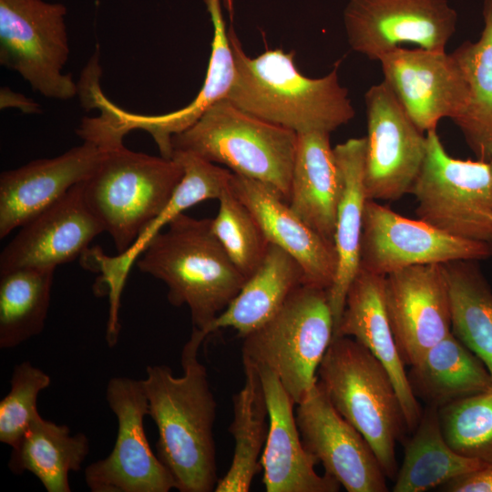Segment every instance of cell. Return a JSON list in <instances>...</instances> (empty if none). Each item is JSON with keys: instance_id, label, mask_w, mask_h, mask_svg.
<instances>
[{"instance_id": "obj_1", "label": "cell", "mask_w": 492, "mask_h": 492, "mask_svg": "<svg viewBox=\"0 0 492 492\" xmlns=\"http://www.w3.org/2000/svg\"><path fill=\"white\" fill-rule=\"evenodd\" d=\"M207 337L192 329L181 352L183 374L148 365L142 380L149 415L158 429L157 456L180 492H211L218 483L213 425L217 414L208 373L198 359Z\"/></svg>"}, {"instance_id": "obj_2", "label": "cell", "mask_w": 492, "mask_h": 492, "mask_svg": "<svg viewBox=\"0 0 492 492\" xmlns=\"http://www.w3.org/2000/svg\"><path fill=\"white\" fill-rule=\"evenodd\" d=\"M228 34L235 76L226 97L236 107L297 134L331 133L354 118L348 90L339 82V63L327 75L311 78L295 66L293 52L269 49L251 58L233 30Z\"/></svg>"}, {"instance_id": "obj_3", "label": "cell", "mask_w": 492, "mask_h": 492, "mask_svg": "<svg viewBox=\"0 0 492 492\" xmlns=\"http://www.w3.org/2000/svg\"><path fill=\"white\" fill-rule=\"evenodd\" d=\"M211 222L212 219L179 215L136 261L140 272L165 282L170 304L189 307L192 329L204 334L247 281L214 234Z\"/></svg>"}, {"instance_id": "obj_4", "label": "cell", "mask_w": 492, "mask_h": 492, "mask_svg": "<svg viewBox=\"0 0 492 492\" xmlns=\"http://www.w3.org/2000/svg\"><path fill=\"white\" fill-rule=\"evenodd\" d=\"M317 380L336 411L367 440L386 477L395 478V446L408 427L384 366L355 339L333 336Z\"/></svg>"}, {"instance_id": "obj_5", "label": "cell", "mask_w": 492, "mask_h": 492, "mask_svg": "<svg viewBox=\"0 0 492 492\" xmlns=\"http://www.w3.org/2000/svg\"><path fill=\"white\" fill-rule=\"evenodd\" d=\"M297 133L257 118L224 97L171 138L172 150L192 153L255 179L288 203Z\"/></svg>"}, {"instance_id": "obj_6", "label": "cell", "mask_w": 492, "mask_h": 492, "mask_svg": "<svg viewBox=\"0 0 492 492\" xmlns=\"http://www.w3.org/2000/svg\"><path fill=\"white\" fill-rule=\"evenodd\" d=\"M104 149L82 182L83 196L122 254L167 206L184 170L173 158L132 151L123 144Z\"/></svg>"}, {"instance_id": "obj_7", "label": "cell", "mask_w": 492, "mask_h": 492, "mask_svg": "<svg viewBox=\"0 0 492 492\" xmlns=\"http://www.w3.org/2000/svg\"><path fill=\"white\" fill-rule=\"evenodd\" d=\"M333 333L328 290L302 284L268 321L243 337L242 360L272 371L296 405L317 382Z\"/></svg>"}, {"instance_id": "obj_8", "label": "cell", "mask_w": 492, "mask_h": 492, "mask_svg": "<svg viewBox=\"0 0 492 492\" xmlns=\"http://www.w3.org/2000/svg\"><path fill=\"white\" fill-rule=\"evenodd\" d=\"M417 219L449 235L492 244L490 163L451 157L436 129L426 132V150L411 188Z\"/></svg>"}, {"instance_id": "obj_9", "label": "cell", "mask_w": 492, "mask_h": 492, "mask_svg": "<svg viewBox=\"0 0 492 492\" xmlns=\"http://www.w3.org/2000/svg\"><path fill=\"white\" fill-rule=\"evenodd\" d=\"M67 8L44 0H0V63L42 96L67 100L78 85L63 68L69 56Z\"/></svg>"}, {"instance_id": "obj_10", "label": "cell", "mask_w": 492, "mask_h": 492, "mask_svg": "<svg viewBox=\"0 0 492 492\" xmlns=\"http://www.w3.org/2000/svg\"><path fill=\"white\" fill-rule=\"evenodd\" d=\"M106 399L118 420L110 454L88 465L85 481L92 492H168L174 477L153 453L144 428L149 405L142 380L112 377Z\"/></svg>"}, {"instance_id": "obj_11", "label": "cell", "mask_w": 492, "mask_h": 492, "mask_svg": "<svg viewBox=\"0 0 492 492\" xmlns=\"http://www.w3.org/2000/svg\"><path fill=\"white\" fill-rule=\"evenodd\" d=\"M492 256V244L457 238L422 221L404 217L376 200L364 210L360 268L385 276L421 264L483 261Z\"/></svg>"}, {"instance_id": "obj_12", "label": "cell", "mask_w": 492, "mask_h": 492, "mask_svg": "<svg viewBox=\"0 0 492 492\" xmlns=\"http://www.w3.org/2000/svg\"><path fill=\"white\" fill-rule=\"evenodd\" d=\"M367 200H395L410 192L421 169L426 135L413 122L383 80L364 94Z\"/></svg>"}, {"instance_id": "obj_13", "label": "cell", "mask_w": 492, "mask_h": 492, "mask_svg": "<svg viewBox=\"0 0 492 492\" xmlns=\"http://www.w3.org/2000/svg\"><path fill=\"white\" fill-rule=\"evenodd\" d=\"M456 23L447 0H350L343 11L348 44L371 60L402 44L443 51Z\"/></svg>"}, {"instance_id": "obj_14", "label": "cell", "mask_w": 492, "mask_h": 492, "mask_svg": "<svg viewBox=\"0 0 492 492\" xmlns=\"http://www.w3.org/2000/svg\"><path fill=\"white\" fill-rule=\"evenodd\" d=\"M378 61L384 81L423 132L436 129L443 118L455 121L464 114L469 87L453 53L397 46Z\"/></svg>"}, {"instance_id": "obj_15", "label": "cell", "mask_w": 492, "mask_h": 492, "mask_svg": "<svg viewBox=\"0 0 492 492\" xmlns=\"http://www.w3.org/2000/svg\"><path fill=\"white\" fill-rule=\"evenodd\" d=\"M295 420L307 452L348 492H386V476L367 440L331 404L318 380L297 404Z\"/></svg>"}, {"instance_id": "obj_16", "label": "cell", "mask_w": 492, "mask_h": 492, "mask_svg": "<svg viewBox=\"0 0 492 492\" xmlns=\"http://www.w3.org/2000/svg\"><path fill=\"white\" fill-rule=\"evenodd\" d=\"M213 26L211 55L204 84L188 106L163 115L131 113L115 105L104 94L96 101L100 114L95 118L98 135L107 142L121 143L134 129H143L154 138L160 156L171 159V138L192 124L217 101L227 97L235 76V63L220 0H203Z\"/></svg>"}, {"instance_id": "obj_17", "label": "cell", "mask_w": 492, "mask_h": 492, "mask_svg": "<svg viewBox=\"0 0 492 492\" xmlns=\"http://www.w3.org/2000/svg\"><path fill=\"white\" fill-rule=\"evenodd\" d=\"M384 301L405 365H415L452 332L444 264L414 265L384 276Z\"/></svg>"}, {"instance_id": "obj_18", "label": "cell", "mask_w": 492, "mask_h": 492, "mask_svg": "<svg viewBox=\"0 0 492 492\" xmlns=\"http://www.w3.org/2000/svg\"><path fill=\"white\" fill-rule=\"evenodd\" d=\"M82 182L20 227L1 252L0 272L26 267L56 269L81 256L105 231L86 204Z\"/></svg>"}, {"instance_id": "obj_19", "label": "cell", "mask_w": 492, "mask_h": 492, "mask_svg": "<svg viewBox=\"0 0 492 492\" xmlns=\"http://www.w3.org/2000/svg\"><path fill=\"white\" fill-rule=\"evenodd\" d=\"M105 149L90 141L60 156L33 160L0 175V239L20 228L86 180Z\"/></svg>"}, {"instance_id": "obj_20", "label": "cell", "mask_w": 492, "mask_h": 492, "mask_svg": "<svg viewBox=\"0 0 492 492\" xmlns=\"http://www.w3.org/2000/svg\"><path fill=\"white\" fill-rule=\"evenodd\" d=\"M172 158L183 168V177L164 210L140 233L133 245L124 253L107 256L96 247L85 256V266L101 276L97 290L104 286L111 310L120 308L121 293L130 267L162 229L184 210L201 201L219 199L230 185L232 172L207 161L192 153L175 150Z\"/></svg>"}, {"instance_id": "obj_21", "label": "cell", "mask_w": 492, "mask_h": 492, "mask_svg": "<svg viewBox=\"0 0 492 492\" xmlns=\"http://www.w3.org/2000/svg\"><path fill=\"white\" fill-rule=\"evenodd\" d=\"M230 190L255 217L268 241L300 264L303 284L329 290L337 266L333 243L313 230L263 183L232 173Z\"/></svg>"}, {"instance_id": "obj_22", "label": "cell", "mask_w": 492, "mask_h": 492, "mask_svg": "<svg viewBox=\"0 0 492 492\" xmlns=\"http://www.w3.org/2000/svg\"><path fill=\"white\" fill-rule=\"evenodd\" d=\"M260 372L269 409V433L261 457L267 492H337L340 484L319 475L314 458L304 448L295 420V403L270 369Z\"/></svg>"}, {"instance_id": "obj_23", "label": "cell", "mask_w": 492, "mask_h": 492, "mask_svg": "<svg viewBox=\"0 0 492 492\" xmlns=\"http://www.w3.org/2000/svg\"><path fill=\"white\" fill-rule=\"evenodd\" d=\"M333 336H349L366 347L389 373L403 407L408 431L422 415L400 356L384 301V276L359 268L348 289Z\"/></svg>"}, {"instance_id": "obj_24", "label": "cell", "mask_w": 492, "mask_h": 492, "mask_svg": "<svg viewBox=\"0 0 492 492\" xmlns=\"http://www.w3.org/2000/svg\"><path fill=\"white\" fill-rule=\"evenodd\" d=\"M366 138H353L333 148L342 179L333 244L337 257L333 282L328 290L334 329L342 317L345 297L360 268L364 210Z\"/></svg>"}, {"instance_id": "obj_25", "label": "cell", "mask_w": 492, "mask_h": 492, "mask_svg": "<svg viewBox=\"0 0 492 492\" xmlns=\"http://www.w3.org/2000/svg\"><path fill=\"white\" fill-rule=\"evenodd\" d=\"M342 187L330 133L297 134L288 204L306 224L332 243Z\"/></svg>"}, {"instance_id": "obj_26", "label": "cell", "mask_w": 492, "mask_h": 492, "mask_svg": "<svg viewBox=\"0 0 492 492\" xmlns=\"http://www.w3.org/2000/svg\"><path fill=\"white\" fill-rule=\"evenodd\" d=\"M303 283V272L296 260L270 243L261 265L206 329V336L220 329L232 328L240 337H245L268 321Z\"/></svg>"}, {"instance_id": "obj_27", "label": "cell", "mask_w": 492, "mask_h": 492, "mask_svg": "<svg viewBox=\"0 0 492 492\" xmlns=\"http://www.w3.org/2000/svg\"><path fill=\"white\" fill-rule=\"evenodd\" d=\"M8 468L15 475H35L47 492H70L69 473L78 471L89 453L83 433L72 434L38 413L11 447Z\"/></svg>"}, {"instance_id": "obj_28", "label": "cell", "mask_w": 492, "mask_h": 492, "mask_svg": "<svg viewBox=\"0 0 492 492\" xmlns=\"http://www.w3.org/2000/svg\"><path fill=\"white\" fill-rule=\"evenodd\" d=\"M416 398L438 408L492 386L484 363L451 332L407 373Z\"/></svg>"}, {"instance_id": "obj_29", "label": "cell", "mask_w": 492, "mask_h": 492, "mask_svg": "<svg viewBox=\"0 0 492 492\" xmlns=\"http://www.w3.org/2000/svg\"><path fill=\"white\" fill-rule=\"evenodd\" d=\"M244 384L232 396L233 420L229 432L235 446L231 464L215 492H248L261 470V457L269 433V409L258 368L242 360Z\"/></svg>"}, {"instance_id": "obj_30", "label": "cell", "mask_w": 492, "mask_h": 492, "mask_svg": "<svg viewBox=\"0 0 492 492\" xmlns=\"http://www.w3.org/2000/svg\"><path fill=\"white\" fill-rule=\"evenodd\" d=\"M487 465L453 450L444 438L438 407L427 405L405 445L393 491L425 492Z\"/></svg>"}, {"instance_id": "obj_31", "label": "cell", "mask_w": 492, "mask_h": 492, "mask_svg": "<svg viewBox=\"0 0 492 492\" xmlns=\"http://www.w3.org/2000/svg\"><path fill=\"white\" fill-rule=\"evenodd\" d=\"M484 28L477 42L466 41L454 52L466 78L469 100L454 122L477 159H492V0L483 1Z\"/></svg>"}, {"instance_id": "obj_32", "label": "cell", "mask_w": 492, "mask_h": 492, "mask_svg": "<svg viewBox=\"0 0 492 492\" xmlns=\"http://www.w3.org/2000/svg\"><path fill=\"white\" fill-rule=\"evenodd\" d=\"M452 333L486 365L492 377V289L477 261L444 264Z\"/></svg>"}, {"instance_id": "obj_33", "label": "cell", "mask_w": 492, "mask_h": 492, "mask_svg": "<svg viewBox=\"0 0 492 492\" xmlns=\"http://www.w3.org/2000/svg\"><path fill=\"white\" fill-rule=\"evenodd\" d=\"M56 268L0 272V348H15L42 333Z\"/></svg>"}, {"instance_id": "obj_34", "label": "cell", "mask_w": 492, "mask_h": 492, "mask_svg": "<svg viewBox=\"0 0 492 492\" xmlns=\"http://www.w3.org/2000/svg\"><path fill=\"white\" fill-rule=\"evenodd\" d=\"M441 430L456 453L492 463V386L438 408Z\"/></svg>"}, {"instance_id": "obj_35", "label": "cell", "mask_w": 492, "mask_h": 492, "mask_svg": "<svg viewBox=\"0 0 492 492\" xmlns=\"http://www.w3.org/2000/svg\"><path fill=\"white\" fill-rule=\"evenodd\" d=\"M218 200L220 207L212 219V231L233 264L248 279L262 262L270 242L250 210L231 192L230 185Z\"/></svg>"}, {"instance_id": "obj_36", "label": "cell", "mask_w": 492, "mask_h": 492, "mask_svg": "<svg viewBox=\"0 0 492 492\" xmlns=\"http://www.w3.org/2000/svg\"><path fill=\"white\" fill-rule=\"evenodd\" d=\"M51 377L28 361L16 364L10 379V390L0 401V442L13 447L34 417L39 413L36 403Z\"/></svg>"}, {"instance_id": "obj_37", "label": "cell", "mask_w": 492, "mask_h": 492, "mask_svg": "<svg viewBox=\"0 0 492 492\" xmlns=\"http://www.w3.org/2000/svg\"><path fill=\"white\" fill-rule=\"evenodd\" d=\"M445 492H492V463L439 487Z\"/></svg>"}, {"instance_id": "obj_38", "label": "cell", "mask_w": 492, "mask_h": 492, "mask_svg": "<svg viewBox=\"0 0 492 492\" xmlns=\"http://www.w3.org/2000/svg\"><path fill=\"white\" fill-rule=\"evenodd\" d=\"M1 108H17L25 113L39 112V105L22 94L15 93L7 87L1 88Z\"/></svg>"}, {"instance_id": "obj_39", "label": "cell", "mask_w": 492, "mask_h": 492, "mask_svg": "<svg viewBox=\"0 0 492 492\" xmlns=\"http://www.w3.org/2000/svg\"><path fill=\"white\" fill-rule=\"evenodd\" d=\"M225 7L229 12H232V0H223Z\"/></svg>"}, {"instance_id": "obj_40", "label": "cell", "mask_w": 492, "mask_h": 492, "mask_svg": "<svg viewBox=\"0 0 492 492\" xmlns=\"http://www.w3.org/2000/svg\"><path fill=\"white\" fill-rule=\"evenodd\" d=\"M490 167H491V174H492V159L489 161Z\"/></svg>"}]
</instances>
